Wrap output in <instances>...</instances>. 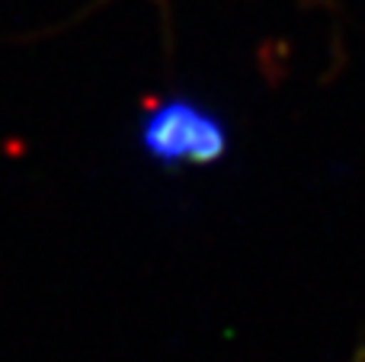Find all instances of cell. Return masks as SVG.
I'll return each instance as SVG.
<instances>
[{
    "label": "cell",
    "mask_w": 365,
    "mask_h": 362,
    "mask_svg": "<svg viewBox=\"0 0 365 362\" xmlns=\"http://www.w3.org/2000/svg\"><path fill=\"white\" fill-rule=\"evenodd\" d=\"M227 141L225 119L192 96H164L138 125L141 151L160 170L212 167L225 157Z\"/></svg>",
    "instance_id": "6da1fadb"
}]
</instances>
